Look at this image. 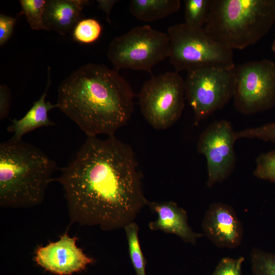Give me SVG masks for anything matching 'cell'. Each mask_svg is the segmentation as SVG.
<instances>
[{
  "instance_id": "obj_10",
  "label": "cell",
  "mask_w": 275,
  "mask_h": 275,
  "mask_svg": "<svg viewBox=\"0 0 275 275\" xmlns=\"http://www.w3.org/2000/svg\"><path fill=\"white\" fill-rule=\"evenodd\" d=\"M235 133L229 121L221 120L210 124L200 134L197 150L206 159L208 187L222 182L233 172L236 162Z\"/></svg>"
},
{
  "instance_id": "obj_24",
  "label": "cell",
  "mask_w": 275,
  "mask_h": 275,
  "mask_svg": "<svg viewBox=\"0 0 275 275\" xmlns=\"http://www.w3.org/2000/svg\"><path fill=\"white\" fill-rule=\"evenodd\" d=\"M244 258L236 259L230 257L222 258L212 275H242V266Z\"/></svg>"
},
{
  "instance_id": "obj_2",
  "label": "cell",
  "mask_w": 275,
  "mask_h": 275,
  "mask_svg": "<svg viewBox=\"0 0 275 275\" xmlns=\"http://www.w3.org/2000/svg\"><path fill=\"white\" fill-rule=\"evenodd\" d=\"M58 91L59 109L88 136L115 135L133 112L130 85L104 65L82 66L61 83Z\"/></svg>"
},
{
  "instance_id": "obj_7",
  "label": "cell",
  "mask_w": 275,
  "mask_h": 275,
  "mask_svg": "<svg viewBox=\"0 0 275 275\" xmlns=\"http://www.w3.org/2000/svg\"><path fill=\"white\" fill-rule=\"evenodd\" d=\"M235 67L206 66L187 71L185 95L193 109L196 125L233 98Z\"/></svg>"
},
{
  "instance_id": "obj_15",
  "label": "cell",
  "mask_w": 275,
  "mask_h": 275,
  "mask_svg": "<svg viewBox=\"0 0 275 275\" xmlns=\"http://www.w3.org/2000/svg\"><path fill=\"white\" fill-rule=\"evenodd\" d=\"M50 68H48V79L43 93L35 101L25 115L20 119H14L7 127V131L13 133L12 139L21 140L22 136L29 132L41 127L55 125L48 118V113L54 108H58L57 104H52L46 101L47 92L51 84Z\"/></svg>"
},
{
  "instance_id": "obj_19",
  "label": "cell",
  "mask_w": 275,
  "mask_h": 275,
  "mask_svg": "<svg viewBox=\"0 0 275 275\" xmlns=\"http://www.w3.org/2000/svg\"><path fill=\"white\" fill-rule=\"evenodd\" d=\"M21 14H24L32 29L48 31L44 24L43 14L46 1L20 0Z\"/></svg>"
},
{
  "instance_id": "obj_26",
  "label": "cell",
  "mask_w": 275,
  "mask_h": 275,
  "mask_svg": "<svg viewBox=\"0 0 275 275\" xmlns=\"http://www.w3.org/2000/svg\"><path fill=\"white\" fill-rule=\"evenodd\" d=\"M11 95L9 88L6 85L0 86V119L8 117L11 105Z\"/></svg>"
},
{
  "instance_id": "obj_12",
  "label": "cell",
  "mask_w": 275,
  "mask_h": 275,
  "mask_svg": "<svg viewBox=\"0 0 275 275\" xmlns=\"http://www.w3.org/2000/svg\"><path fill=\"white\" fill-rule=\"evenodd\" d=\"M205 235L215 245L233 249L240 245L243 236L242 225L235 211L222 203L211 204L202 224Z\"/></svg>"
},
{
  "instance_id": "obj_21",
  "label": "cell",
  "mask_w": 275,
  "mask_h": 275,
  "mask_svg": "<svg viewBox=\"0 0 275 275\" xmlns=\"http://www.w3.org/2000/svg\"><path fill=\"white\" fill-rule=\"evenodd\" d=\"M251 261L253 275H275V254L254 249Z\"/></svg>"
},
{
  "instance_id": "obj_23",
  "label": "cell",
  "mask_w": 275,
  "mask_h": 275,
  "mask_svg": "<svg viewBox=\"0 0 275 275\" xmlns=\"http://www.w3.org/2000/svg\"><path fill=\"white\" fill-rule=\"evenodd\" d=\"M235 135L237 140L240 138H255L275 143V123L236 131Z\"/></svg>"
},
{
  "instance_id": "obj_16",
  "label": "cell",
  "mask_w": 275,
  "mask_h": 275,
  "mask_svg": "<svg viewBox=\"0 0 275 275\" xmlns=\"http://www.w3.org/2000/svg\"><path fill=\"white\" fill-rule=\"evenodd\" d=\"M180 7L179 0H131L129 12L138 20L152 22L177 12Z\"/></svg>"
},
{
  "instance_id": "obj_9",
  "label": "cell",
  "mask_w": 275,
  "mask_h": 275,
  "mask_svg": "<svg viewBox=\"0 0 275 275\" xmlns=\"http://www.w3.org/2000/svg\"><path fill=\"white\" fill-rule=\"evenodd\" d=\"M233 98L236 109L244 115L273 107L275 105V64L263 59L235 66Z\"/></svg>"
},
{
  "instance_id": "obj_22",
  "label": "cell",
  "mask_w": 275,
  "mask_h": 275,
  "mask_svg": "<svg viewBox=\"0 0 275 275\" xmlns=\"http://www.w3.org/2000/svg\"><path fill=\"white\" fill-rule=\"evenodd\" d=\"M254 175L275 182V150L260 154L256 159Z\"/></svg>"
},
{
  "instance_id": "obj_20",
  "label": "cell",
  "mask_w": 275,
  "mask_h": 275,
  "mask_svg": "<svg viewBox=\"0 0 275 275\" xmlns=\"http://www.w3.org/2000/svg\"><path fill=\"white\" fill-rule=\"evenodd\" d=\"M101 26L93 18L80 20L73 29V37L75 40L82 43H91L100 36Z\"/></svg>"
},
{
  "instance_id": "obj_11",
  "label": "cell",
  "mask_w": 275,
  "mask_h": 275,
  "mask_svg": "<svg viewBox=\"0 0 275 275\" xmlns=\"http://www.w3.org/2000/svg\"><path fill=\"white\" fill-rule=\"evenodd\" d=\"M77 238L66 232L56 242L38 246L34 261L45 270L59 275H71L84 270L94 262L76 244Z\"/></svg>"
},
{
  "instance_id": "obj_27",
  "label": "cell",
  "mask_w": 275,
  "mask_h": 275,
  "mask_svg": "<svg viewBox=\"0 0 275 275\" xmlns=\"http://www.w3.org/2000/svg\"><path fill=\"white\" fill-rule=\"evenodd\" d=\"M99 8L103 11L106 15V20L108 23H111L109 14L111 9L114 5L118 1L116 0H97Z\"/></svg>"
},
{
  "instance_id": "obj_4",
  "label": "cell",
  "mask_w": 275,
  "mask_h": 275,
  "mask_svg": "<svg viewBox=\"0 0 275 275\" xmlns=\"http://www.w3.org/2000/svg\"><path fill=\"white\" fill-rule=\"evenodd\" d=\"M274 22L275 0H211L203 28L233 50L256 43Z\"/></svg>"
},
{
  "instance_id": "obj_14",
  "label": "cell",
  "mask_w": 275,
  "mask_h": 275,
  "mask_svg": "<svg viewBox=\"0 0 275 275\" xmlns=\"http://www.w3.org/2000/svg\"><path fill=\"white\" fill-rule=\"evenodd\" d=\"M89 3L88 0L46 1L43 14L45 25L48 31L66 35L80 21L82 10Z\"/></svg>"
},
{
  "instance_id": "obj_18",
  "label": "cell",
  "mask_w": 275,
  "mask_h": 275,
  "mask_svg": "<svg viewBox=\"0 0 275 275\" xmlns=\"http://www.w3.org/2000/svg\"><path fill=\"white\" fill-rule=\"evenodd\" d=\"M185 23L195 28H203L210 10L211 0H186Z\"/></svg>"
},
{
  "instance_id": "obj_13",
  "label": "cell",
  "mask_w": 275,
  "mask_h": 275,
  "mask_svg": "<svg viewBox=\"0 0 275 275\" xmlns=\"http://www.w3.org/2000/svg\"><path fill=\"white\" fill-rule=\"evenodd\" d=\"M147 205L157 215V218L149 224L151 230L175 234L192 244L201 237V234L194 232L189 226L186 212L176 203L148 201Z\"/></svg>"
},
{
  "instance_id": "obj_28",
  "label": "cell",
  "mask_w": 275,
  "mask_h": 275,
  "mask_svg": "<svg viewBox=\"0 0 275 275\" xmlns=\"http://www.w3.org/2000/svg\"><path fill=\"white\" fill-rule=\"evenodd\" d=\"M271 49L272 51L275 52V39L272 43Z\"/></svg>"
},
{
  "instance_id": "obj_25",
  "label": "cell",
  "mask_w": 275,
  "mask_h": 275,
  "mask_svg": "<svg viewBox=\"0 0 275 275\" xmlns=\"http://www.w3.org/2000/svg\"><path fill=\"white\" fill-rule=\"evenodd\" d=\"M17 18L12 17L1 13L0 15V45L7 42L11 37Z\"/></svg>"
},
{
  "instance_id": "obj_1",
  "label": "cell",
  "mask_w": 275,
  "mask_h": 275,
  "mask_svg": "<svg viewBox=\"0 0 275 275\" xmlns=\"http://www.w3.org/2000/svg\"><path fill=\"white\" fill-rule=\"evenodd\" d=\"M132 147L115 135L88 138L54 179L62 185L71 222L103 230L124 228L147 205Z\"/></svg>"
},
{
  "instance_id": "obj_8",
  "label": "cell",
  "mask_w": 275,
  "mask_h": 275,
  "mask_svg": "<svg viewBox=\"0 0 275 275\" xmlns=\"http://www.w3.org/2000/svg\"><path fill=\"white\" fill-rule=\"evenodd\" d=\"M142 114L153 127L166 129L180 118L185 98L184 80L177 72L153 76L139 94Z\"/></svg>"
},
{
  "instance_id": "obj_17",
  "label": "cell",
  "mask_w": 275,
  "mask_h": 275,
  "mask_svg": "<svg viewBox=\"0 0 275 275\" xmlns=\"http://www.w3.org/2000/svg\"><path fill=\"white\" fill-rule=\"evenodd\" d=\"M139 227L134 222L127 225L126 233L130 260L136 275H146V261L141 248L139 238Z\"/></svg>"
},
{
  "instance_id": "obj_3",
  "label": "cell",
  "mask_w": 275,
  "mask_h": 275,
  "mask_svg": "<svg viewBox=\"0 0 275 275\" xmlns=\"http://www.w3.org/2000/svg\"><path fill=\"white\" fill-rule=\"evenodd\" d=\"M56 162L37 147L11 139L0 144V205L14 208L38 205L44 200Z\"/></svg>"
},
{
  "instance_id": "obj_6",
  "label": "cell",
  "mask_w": 275,
  "mask_h": 275,
  "mask_svg": "<svg viewBox=\"0 0 275 275\" xmlns=\"http://www.w3.org/2000/svg\"><path fill=\"white\" fill-rule=\"evenodd\" d=\"M169 53L168 35L146 24L114 39L109 44L107 57L118 70L151 73L154 66L169 57Z\"/></svg>"
},
{
  "instance_id": "obj_5",
  "label": "cell",
  "mask_w": 275,
  "mask_h": 275,
  "mask_svg": "<svg viewBox=\"0 0 275 275\" xmlns=\"http://www.w3.org/2000/svg\"><path fill=\"white\" fill-rule=\"evenodd\" d=\"M169 56L176 72L206 66H235L233 52L210 37L203 28L185 23L170 26Z\"/></svg>"
}]
</instances>
